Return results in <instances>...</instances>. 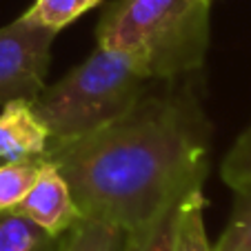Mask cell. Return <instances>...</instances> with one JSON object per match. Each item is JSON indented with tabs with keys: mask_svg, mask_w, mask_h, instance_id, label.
Instances as JSON below:
<instances>
[{
	"mask_svg": "<svg viewBox=\"0 0 251 251\" xmlns=\"http://www.w3.org/2000/svg\"><path fill=\"white\" fill-rule=\"evenodd\" d=\"M211 123L187 89L145 94L94 133L51 147L80 216L133 231L204 185Z\"/></svg>",
	"mask_w": 251,
	"mask_h": 251,
	"instance_id": "6da1fadb",
	"label": "cell"
},
{
	"mask_svg": "<svg viewBox=\"0 0 251 251\" xmlns=\"http://www.w3.org/2000/svg\"><path fill=\"white\" fill-rule=\"evenodd\" d=\"M213 0H116L96 29L98 47L123 51L151 80L202 67Z\"/></svg>",
	"mask_w": 251,
	"mask_h": 251,
	"instance_id": "7a4b0ae2",
	"label": "cell"
},
{
	"mask_svg": "<svg viewBox=\"0 0 251 251\" xmlns=\"http://www.w3.org/2000/svg\"><path fill=\"white\" fill-rule=\"evenodd\" d=\"M147 82L127 53L96 47L91 56L31 100L49 129V149L80 140L123 116L145 94Z\"/></svg>",
	"mask_w": 251,
	"mask_h": 251,
	"instance_id": "3957f363",
	"label": "cell"
},
{
	"mask_svg": "<svg viewBox=\"0 0 251 251\" xmlns=\"http://www.w3.org/2000/svg\"><path fill=\"white\" fill-rule=\"evenodd\" d=\"M56 31L27 18L0 27V104L33 100L45 89Z\"/></svg>",
	"mask_w": 251,
	"mask_h": 251,
	"instance_id": "277c9868",
	"label": "cell"
},
{
	"mask_svg": "<svg viewBox=\"0 0 251 251\" xmlns=\"http://www.w3.org/2000/svg\"><path fill=\"white\" fill-rule=\"evenodd\" d=\"M14 211L27 216L29 220H33L38 227H43L53 236L65 233L80 218V211L71 198L69 185L49 160L45 162L38 180L33 182L27 196L14 207Z\"/></svg>",
	"mask_w": 251,
	"mask_h": 251,
	"instance_id": "5b68a950",
	"label": "cell"
},
{
	"mask_svg": "<svg viewBox=\"0 0 251 251\" xmlns=\"http://www.w3.org/2000/svg\"><path fill=\"white\" fill-rule=\"evenodd\" d=\"M49 149V129L31 100H9L0 111V162L40 160Z\"/></svg>",
	"mask_w": 251,
	"mask_h": 251,
	"instance_id": "8992f818",
	"label": "cell"
},
{
	"mask_svg": "<svg viewBox=\"0 0 251 251\" xmlns=\"http://www.w3.org/2000/svg\"><path fill=\"white\" fill-rule=\"evenodd\" d=\"M129 231L114 223L80 216L58 238L56 251H125Z\"/></svg>",
	"mask_w": 251,
	"mask_h": 251,
	"instance_id": "52a82bcc",
	"label": "cell"
},
{
	"mask_svg": "<svg viewBox=\"0 0 251 251\" xmlns=\"http://www.w3.org/2000/svg\"><path fill=\"white\" fill-rule=\"evenodd\" d=\"M58 238L14 209H0V251H56Z\"/></svg>",
	"mask_w": 251,
	"mask_h": 251,
	"instance_id": "ba28073f",
	"label": "cell"
},
{
	"mask_svg": "<svg viewBox=\"0 0 251 251\" xmlns=\"http://www.w3.org/2000/svg\"><path fill=\"white\" fill-rule=\"evenodd\" d=\"M176 251H213L204 229V196L202 187L189 191L180 204L178 229H176Z\"/></svg>",
	"mask_w": 251,
	"mask_h": 251,
	"instance_id": "9c48e42d",
	"label": "cell"
},
{
	"mask_svg": "<svg viewBox=\"0 0 251 251\" xmlns=\"http://www.w3.org/2000/svg\"><path fill=\"white\" fill-rule=\"evenodd\" d=\"M182 200L174 207H169L167 211H162L149 225L129 231L127 249L125 251H176V229H178V216H180Z\"/></svg>",
	"mask_w": 251,
	"mask_h": 251,
	"instance_id": "30bf717a",
	"label": "cell"
},
{
	"mask_svg": "<svg viewBox=\"0 0 251 251\" xmlns=\"http://www.w3.org/2000/svg\"><path fill=\"white\" fill-rule=\"evenodd\" d=\"M100 2L102 0H33V5L25 11L23 18L58 33Z\"/></svg>",
	"mask_w": 251,
	"mask_h": 251,
	"instance_id": "8fae6325",
	"label": "cell"
},
{
	"mask_svg": "<svg viewBox=\"0 0 251 251\" xmlns=\"http://www.w3.org/2000/svg\"><path fill=\"white\" fill-rule=\"evenodd\" d=\"M47 158L0 162V209H14L38 180Z\"/></svg>",
	"mask_w": 251,
	"mask_h": 251,
	"instance_id": "7c38bea8",
	"label": "cell"
},
{
	"mask_svg": "<svg viewBox=\"0 0 251 251\" xmlns=\"http://www.w3.org/2000/svg\"><path fill=\"white\" fill-rule=\"evenodd\" d=\"M231 216L213 251H251V189L233 191Z\"/></svg>",
	"mask_w": 251,
	"mask_h": 251,
	"instance_id": "4fadbf2b",
	"label": "cell"
},
{
	"mask_svg": "<svg viewBox=\"0 0 251 251\" xmlns=\"http://www.w3.org/2000/svg\"><path fill=\"white\" fill-rule=\"evenodd\" d=\"M220 176L225 185L231 187L233 191L251 189V123L227 151L220 165Z\"/></svg>",
	"mask_w": 251,
	"mask_h": 251,
	"instance_id": "5bb4252c",
	"label": "cell"
}]
</instances>
